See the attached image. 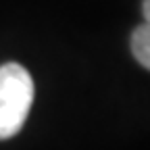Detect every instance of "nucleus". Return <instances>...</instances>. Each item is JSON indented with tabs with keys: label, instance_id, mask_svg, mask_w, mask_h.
Returning <instances> with one entry per match:
<instances>
[{
	"label": "nucleus",
	"instance_id": "1",
	"mask_svg": "<svg viewBox=\"0 0 150 150\" xmlns=\"http://www.w3.org/2000/svg\"><path fill=\"white\" fill-rule=\"evenodd\" d=\"M33 102V79L25 67L6 63L0 67V140L17 136Z\"/></svg>",
	"mask_w": 150,
	"mask_h": 150
},
{
	"label": "nucleus",
	"instance_id": "2",
	"mask_svg": "<svg viewBox=\"0 0 150 150\" xmlns=\"http://www.w3.org/2000/svg\"><path fill=\"white\" fill-rule=\"evenodd\" d=\"M131 52L136 61L150 71V23H142L131 33Z\"/></svg>",
	"mask_w": 150,
	"mask_h": 150
},
{
	"label": "nucleus",
	"instance_id": "3",
	"mask_svg": "<svg viewBox=\"0 0 150 150\" xmlns=\"http://www.w3.org/2000/svg\"><path fill=\"white\" fill-rule=\"evenodd\" d=\"M142 11H144V17H146V23H150V0H144Z\"/></svg>",
	"mask_w": 150,
	"mask_h": 150
}]
</instances>
